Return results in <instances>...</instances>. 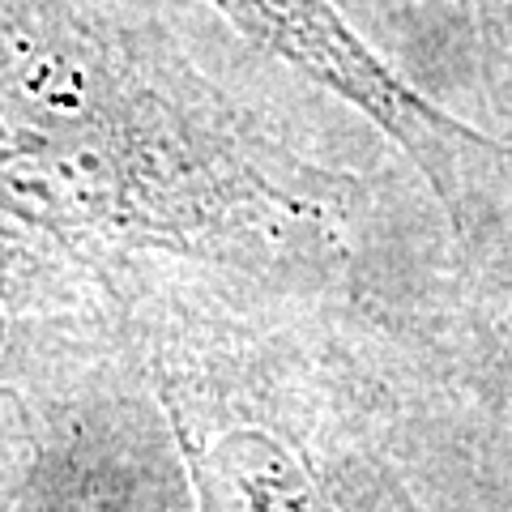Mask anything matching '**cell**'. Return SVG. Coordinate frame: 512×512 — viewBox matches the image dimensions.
<instances>
[{"mask_svg":"<svg viewBox=\"0 0 512 512\" xmlns=\"http://www.w3.org/2000/svg\"><path fill=\"white\" fill-rule=\"evenodd\" d=\"M466 13L487 52L512 60V0H466Z\"/></svg>","mask_w":512,"mask_h":512,"instance_id":"obj_2","label":"cell"},{"mask_svg":"<svg viewBox=\"0 0 512 512\" xmlns=\"http://www.w3.org/2000/svg\"><path fill=\"white\" fill-rule=\"evenodd\" d=\"M227 18L291 69L333 90L402 150L444 205L461 239L483 231V201L504 184L512 146L483 137L423 99L367 47L333 0H214Z\"/></svg>","mask_w":512,"mask_h":512,"instance_id":"obj_1","label":"cell"}]
</instances>
